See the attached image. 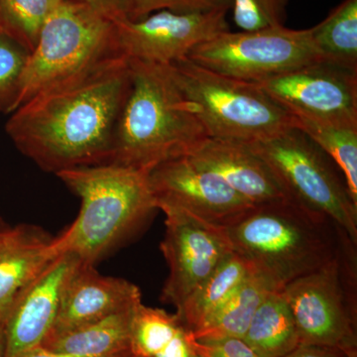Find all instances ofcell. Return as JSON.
I'll return each mask as SVG.
<instances>
[{
  "instance_id": "1",
  "label": "cell",
  "mask_w": 357,
  "mask_h": 357,
  "mask_svg": "<svg viewBox=\"0 0 357 357\" xmlns=\"http://www.w3.org/2000/svg\"><path fill=\"white\" fill-rule=\"evenodd\" d=\"M130 86L129 61L115 56L21 105L6 122L7 135L47 172L109 163Z\"/></svg>"
},
{
  "instance_id": "2",
  "label": "cell",
  "mask_w": 357,
  "mask_h": 357,
  "mask_svg": "<svg viewBox=\"0 0 357 357\" xmlns=\"http://www.w3.org/2000/svg\"><path fill=\"white\" fill-rule=\"evenodd\" d=\"M222 229L231 250L277 291L330 262L345 232L288 199L256 204Z\"/></svg>"
},
{
  "instance_id": "3",
  "label": "cell",
  "mask_w": 357,
  "mask_h": 357,
  "mask_svg": "<svg viewBox=\"0 0 357 357\" xmlns=\"http://www.w3.org/2000/svg\"><path fill=\"white\" fill-rule=\"evenodd\" d=\"M128 61L131 86L115 128L109 163L151 170L185 156L208 136L168 66Z\"/></svg>"
},
{
  "instance_id": "4",
  "label": "cell",
  "mask_w": 357,
  "mask_h": 357,
  "mask_svg": "<svg viewBox=\"0 0 357 357\" xmlns=\"http://www.w3.org/2000/svg\"><path fill=\"white\" fill-rule=\"evenodd\" d=\"M150 170L116 164L77 167L56 174L81 199L75 222L55 237L58 252L95 265L157 208Z\"/></svg>"
},
{
  "instance_id": "5",
  "label": "cell",
  "mask_w": 357,
  "mask_h": 357,
  "mask_svg": "<svg viewBox=\"0 0 357 357\" xmlns=\"http://www.w3.org/2000/svg\"><path fill=\"white\" fill-rule=\"evenodd\" d=\"M168 66L208 137L252 142L294 126V117L257 84L181 59Z\"/></svg>"
},
{
  "instance_id": "6",
  "label": "cell",
  "mask_w": 357,
  "mask_h": 357,
  "mask_svg": "<svg viewBox=\"0 0 357 357\" xmlns=\"http://www.w3.org/2000/svg\"><path fill=\"white\" fill-rule=\"evenodd\" d=\"M119 55L114 21L70 0L45 21L23 74L20 107Z\"/></svg>"
},
{
  "instance_id": "7",
  "label": "cell",
  "mask_w": 357,
  "mask_h": 357,
  "mask_svg": "<svg viewBox=\"0 0 357 357\" xmlns=\"http://www.w3.org/2000/svg\"><path fill=\"white\" fill-rule=\"evenodd\" d=\"M356 246L344 232L330 262L282 289L300 345L332 347L357 357Z\"/></svg>"
},
{
  "instance_id": "8",
  "label": "cell",
  "mask_w": 357,
  "mask_h": 357,
  "mask_svg": "<svg viewBox=\"0 0 357 357\" xmlns=\"http://www.w3.org/2000/svg\"><path fill=\"white\" fill-rule=\"evenodd\" d=\"M266 164L286 198L323 215L357 244V204L340 169L296 126L246 143Z\"/></svg>"
},
{
  "instance_id": "9",
  "label": "cell",
  "mask_w": 357,
  "mask_h": 357,
  "mask_svg": "<svg viewBox=\"0 0 357 357\" xmlns=\"http://www.w3.org/2000/svg\"><path fill=\"white\" fill-rule=\"evenodd\" d=\"M187 58L213 72L252 83L321 62L310 29L285 26L220 33L192 49Z\"/></svg>"
},
{
  "instance_id": "10",
  "label": "cell",
  "mask_w": 357,
  "mask_h": 357,
  "mask_svg": "<svg viewBox=\"0 0 357 357\" xmlns=\"http://www.w3.org/2000/svg\"><path fill=\"white\" fill-rule=\"evenodd\" d=\"M227 11L177 13L160 10L137 21H114L117 52L128 60L170 65L192 49L229 31Z\"/></svg>"
},
{
  "instance_id": "11",
  "label": "cell",
  "mask_w": 357,
  "mask_h": 357,
  "mask_svg": "<svg viewBox=\"0 0 357 357\" xmlns=\"http://www.w3.org/2000/svg\"><path fill=\"white\" fill-rule=\"evenodd\" d=\"M161 250L169 266L161 299L177 309L204 283L231 251L222 229L170 206Z\"/></svg>"
},
{
  "instance_id": "12",
  "label": "cell",
  "mask_w": 357,
  "mask_h": 357,
  "mask_svg": "<svg viewBox=\"0 0 357 357\" xmlns=\"http://www.w3.org/2000/svg\"><path fill=\"white\" fill-rule=\"evenodd\" d=\"M257 84L293 117L357 124V74L325 62Z\"/></svg>"
},
{
  "instance_id": "13",
  "label": "cell",
  "mask_w": 357,
  "mask_h": 357,
  "mask_svg": "<svg viewBox=\"0 0 357 357\" xmlns=\"http://www.w3.org/2000/svg\"><path fill=\"white\" fill-rule=\"evenodd\" d=\"M157 208L170 206L217 227H225L255 204L190 157L166 160L149 172Z\"/></svg>"
},
{
  "instance_id": "14",
  "label": "cell",
  "mask_w": 357,
  "mask_h": 357,
  "mask_svg": "<svg viewBox=\"0 0 357 357\" xmlns=\"http://www.w3.org/2000/svg\"><path fill=\"white\" fill-rule=\"evenodd\" d=\"M82 263L73 253H61L20 294L3 321L6 357L41 347L55 325L66 286Z\"/></svg>"
},
{
  "instance_id": "15",
  "label": "cell",
  "mask_w": 357,
  "mask_h": 357,
  "mask_svg": "<svg viewBox=\"0 0 357 357\" xmlns=\"http://www.w3.org/2000/svg\"><path fill=\"white\" fill-rule=\"evenodd\" d=\"M140 303L137 286L126 279L103 276L95 265L82 263L66 286L55 325L47 337L70 332Z\"/></svg>"
},
{
  "instance_id": "16",
  "label": "cell",
  "mask_w": 357,
  "mask_h": 357,
  "mask_svg": "<svg viewBox=\"0 0 357 357\" xmlns=\"http://www.w3.org/2000/svg\"><path fill=\"white\" fill-rule=\"evenodd\" d=\"M185 156L215 173L251 204L287 199L266 164L246 143L206 137Z\"/></svg>"
},
{
  "instance_id": "17",
  "label": "cell",
  "mask_w": 357,
  "mask_h": 357,
  "mask_svg": "<svg viewBox=\"0 0 357 357\" xmlns=\"http://www.w3.org/2000/svg\"><path fill=\"white\" fill-rule=\"evenodd\" d=\"M60 253L55 237L32 225L11 227L0 245V319L6 321L26 287Z\"/></svg>"
},
{
  "instance_id": "18",
  "label": "cell",
  "mask_w": 357,
  "mask_h": 357,
  "mask_svg": "<svg viewBox=\"0 0 357 357\" xmlns=\"http://www.w3.org/2000/svg\"><path fill=\"white\" fill-rule=\"evenodd\" d=\"M137 306L115 312L70 332L47 337L41 347L48 351L86 356H112L131 351V321Z\"/></svg>"
},
{
  "instance_id": "19",
  "label": "cell",
  "mask_w": 357,
  "mask_h": 357,
  "mask_svg": "<svg viewBox=\"0 0 357 357\" xmlns=\"http://www.w3.org/2000/svg\"><path fill=\"white\" fill-rule=\"evenodd\" d=\"M248 263L234 251L213 274L177 307L178 319L190 333H195L234 295L250 274Z\"/></svg>"
},
{
  "instance_id": "20",
  "label": "cell",
  "mask_w": 357,
  "mask_h": 357,
  "mask_svg": "<svg viewBox=\"0 0 357 357\" xmlns=\"http://www.w3.org/2000/svg\"><path fill=\"white\" fill-rule=\"evenodd\" d=\"M243 340L260 357H285L299 347L292 312L281 291L267 294Z\"/></svg>"
},
{
  "instance_id": "21",
  "label": "cell",
  "mask_w": 357,
  "mask_h": 357,
  "mask_svg": "<svg viewBox=\"0 0 357 357\" xmlns=\"http://www.w3.org/2000/svg\"><path fill=\"white\" fill-rule=\"evenodd\" d=\"M272 289L251 270L234 295L201 328L190 333L197 340L243 338L256 310Z\"/></svg>"
},
{
  "instance_id": "22",
  "label": "cell",
  "mask_w": 357,
  "mask_h": 357,
  "mask_svg": "<svg viewBox=\"0 0 357 357\" xmlns=\"http://www.w3.org/2000/svg\"><path fill=\"white\" fill-rule=\"evenodd\" d=\"M310 31L321 62L357 74V0H344Z\"/></svg>"
},
{
  "instance_id": "23",
  "label": "cell",
  "mask_w": 357,
  "mask_h": 357,
  "mask_svg": "<svg viewBox=\"0 0 357 357\" xmlns=\"http://www.w3.org/2000/svg\"><path fill=\"white\" fill-rule=\"evenodd\" d=\"M294 126L307 134L335 162L357 204V124L294 117Z\"/></svg>"
},
{
  "instance_id": "24",
  "label": "cell",
  "mask_w": 357,
  "mask_h": 357,
  "mask_svg": "<svg viewBox=\"0 0 357 357\" xmlns=\"http://www.w3.org/2000/svg\"><path fill=\"white\" fill-rule=\"evenodd\" d=\"M183 328L177 314L141 303L131 321V351L137 357L156 356Z\"/></svg>"
},
{
  "instance_id": "25",
  "label": "cell",
  "mask_w": 357,
  "mask_h": 357,
  "mask_svg": "<svg viewBox=\"0 0 357 357\" xmlns=\"http://www.w3.org/2000/svg\"><path fill=\"white\" fill-rule=\"evenodd\" d=\"M63 0H0V29L30 52L40 30Z\"/></svg>"
},
{
  "instance_id": "26",
  "label": "cell",
  "mask_w": 357,
  "mask_h": 357,
  "mask_svg": "<svg viewBox=\"0 0 357 357\" xmlns=\"http://www.w3.org/2000/svg\"><path fill=\"white\" fill-rule=\"evenodd\" d=\"M30 52L0 29V112L13 114L20 107L21 83Z\"/></svg>"
},
{
  "instance_id": "27",
  "label": "cell",
  "mask_w": 357,
  "mask_h": 357,
  "mask_svg": "<svg viewBox=\"0 0 357 357\" xmlns=\"http://www.w3.org/2000/svg\"><path fill=\"white\" fill-rule=\"evenodd\" d=\"M289 0H232L234 21L241 31L285 26Z\"/></svg>"
},
{
  "instance_id": "28",
  "label": "cell",
  "mask_w": 357,
  "mask_h": 357,
  "mask_svg": "<svg viewBox=\"0 0 357 357\" xmlns=\"http://www.w3.org/2000/svg\"><path fill=\"white\" fill-rule=\"evenodd\" d=\"M231 7L232 0H133L129 20H140L160 10L177 13H229Z\"/></svg>"
},
{
  "instance_id": "29",
  "label": "cell",
  "mask_w": 357,
  "mask_h": 357,
  "mask_svg": "<svg viewBox=\"0 0 357 357\" xmlns=\"http://www.w3.org/2000/svg\"><path fill=\"white\" fill-rule=\"evenodd\" d=\"M190 344L197 357H260L243 338L197 340L190 335Z\"/></svg>"
},
{
  "instance_id": "30",
  "label": "cell",
  "mask_w": 357,
  "mask_h": 357,
  "mask_svg": "<svg viewBox=\"0 0 357 357\" xmlns=\"http://www.w3.org/2000/svg\"><path fill=\"white\" fill-rule=\"evenodd\" d=\"M89 7L91 10L112 21L129 20L133 0H70Z\"/></svg>"
},
{
  "instance_id": "31",
  "label": "cell",
  "mask_w": 357,
  "mask_h": 357,
  "mask_svg": "<svg viewBox=\"0 0 357 357\" xmlns=\"http://www.w3.org/2000/svg\"><path fill=\"white\" fill-rule=\"evenodd\" d=\"M154 357H195L187 328H183L170 344Z\"/></svg>"
},
{
  "instance_id": "32",
  "label": "cell",
  "mask_w": 357,
  "mask_h": 357,
  "mask_svg": "<svg viewBox=\"0 0 357 357\" xmlns=\"http://www.w3.org/2000/svg\"><path fill=\"white\" fill-rule=\"evenodd\" d=\"M285 357H351L340 349L317 345H299Z\"/></svg>"
},
{
  "instance_id": "33",
  "label": "cell",
  "mask_w": 357,
  "mask_h": 357,
  "mask_svg": "<svg viewBox=\"0 0 357 357\" xmlns=\"http://www.w3.org/2000/svg\"><path fill=\"white\" fill-rule=\"evenodd\" d=\"M134 354L131 351L121 352V354H112V356H77V354H63V352H55L48 351L44 347H37V349H31V351H26L24 354L16 357H134Z\"/></svg>"
},
{
  "instance_id": "34",
  "label": "cell",
  "mask_w": 357,
  "mask_h": 357,
  "mask_svg": "<svg viewBox=\"0 0 357 357\" xmlns=\"http://www.w3.org/2000/svg\"><path fill=\"white\" fill-rule=\"evenodd\" d=\"M0 357H6V335H4V324L0 319Z\"/></svg>"
},
{
  "instance_id": "35",
  "label": "cell",
  "mask_w": 357,
  "mask_h": 357,
  "mask_svg": "<svg viewBox=\"0 0 357 357\" xmlns=\"http://www.w3.org/2000/svg\"><path fill=\"white\" fill-rule=\"evenodd\" d=\"M10 227V225H7V223L4 222L3 218L0 217V245H1V243H3L7 232L9 231Z\"/></svg>"
},
{
  "instance_id": "36",
  "label": "cell",
  "mask_w": 357,
  "mask_h": 357,
  "mask_svg": "<svg viewBox=\"0 0 357 357\" xmlns=\"http://www.w3.org/2000/svg\"><path fill=\"white\" fill-rule=\"evenodd\" d=\"M195 357H197V356H196V354H195Z\"/></svg>"
},
{
  "instance_id": "37",
  "label": "cell",
  "mask_w": 357,
  "mask_h": 357,
  "mask_svg": "<svg viewBox=\"0 0 357 357\" xmlns=\"http://www.w3.org/2000/svg\"><path fill=\"white\" fill-rule=\"evenodd\" d=\"M134 357H137V356H134Z\"/></svg>"
}]
</instances>
